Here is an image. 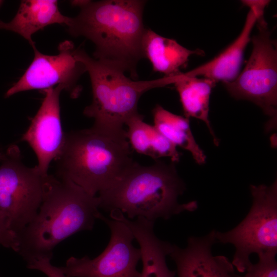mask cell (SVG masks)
Returning <instances> with one entry per match:
<instances>
[{"label": "cell", "instance_id": "cell-11", "mask_svg": "<svg viewBox=\"0 0 277 277\" xmlns=\"http://www.w3.org/2000/svg\"><path fill=\"white\" fill-rule=\"evenodd\" d=\"M63 90L59 85L43 91L45 96L42 104L21 138L35 152L36 166L45 176L48 174L50 163L60 155L64 144L65 133L62 128L60 104Z\"/></svg>", "mask_w": 277, "mask_h": 277}, {"label": "cell", "instance_id": "cell-19", "mask_svg": "<svg viewBox=\"0 0 277 277\" xmlns=\"http://www.w3.org/2000/svg\"><path fill=\"white\" fill-rule=\"evenodd\" d=\"M152 114L153 126L159 132L176 147L188 151L196 163H205L206 156L195 140L189 118L173 114L160 105L153 108Z\"/></svg>", "mask_w": 277, "mask_h": 277}, {"label": "cell", "instance_id": "cell-7", "mask_svg": "<svg viewBox=\"0 0 277 277\" xmlns=\"http://www.w3.org/2000/svg\"><path fill=\"white\" fill-rule=\"evenodd\" d=\"M0 166V212L17 236L33 220L42 202L47 175L26 166L19 147L10 146Z\"/></svg>", "mask_w": 277, "mask_h": 277}, {"label": "cell", "instance_id": "cell-13", "mask_svg": "<svg viewBox=\"0 0 277 277\" xmlns=\"http://www.w3.org/2000/svg\"><path fill=\"white\" fill-rule=\"evenodd\" d=\"M256 22V15L250 9L240 34L231 44L212 60L191 71L182 73V75L202 76L223 84L233 81L240 72L244 51L251 40L250 34Z\"/></svg>", "mask_w": 277, "mask_h": 277}, {"label": "cell", "instance_id": "cell-16", "mask_svg": "<svg viewBox=\"0 0 277 277\" xmlns=\"http://www.w3.org/2000/svg\"><path fill=\"white\" fill-rule=\"evenodd\" d=\"M142 47L144 57L150 61L153 71L163 73L164 76L180 73V69L187 64L191 55L204 54V51L189 50L176 41L162 36L147 28Z\"/></svg>", "mask_w": 277, "mask_h": 277}, {"label": "cell", "instance_id": "cell-18", "mask_svg": "<svg viewBox=\"0 0 277 277\" xmlns=\"http://www.w3.org/2000/svg\"><path fill=\"white\" fill-rule=\"evenodd\" d=\"M128 127L127 139L131 148L137 153L148 155L154 160L169 157L171 162H178L180 154L176 146L163 136L154 127L143 121L138 113L125 123Z\"/></svg>", "mask_w": 277, "mask_h": 277}, {"label": "cell", "instance_id": "cell-25", "mask_svg": "<svg viewBox=\"0 0 277 277\" xmlns=\"http://www.w3.org/2000/svg\"><path fill=\"white\" fill-rule=\"evenodd\" d=\"M0 3H1V1H0Z\"/></svg>", "mask_w": 277, "mask_h": 277}, {"label": "cell", "instance_id": "cell-10", "mask_svg": "<svg viewBox=\"0 0 277 277\" xmlns=\"http://www.w3.org/2000/svg\"><path fill=\"white\" fill-rule=\"evenodd\" d=\"M32 48L34 58L31 63L19 80L7 90L5 97L28 90L44 91L59 85L72 98L78 97L82 89L78 81L86 70L75 56L72 42L66 40L61 43L56 55L44 54L35 46Z\"/></svg>", "mask_w": 277, "mask_h": 277}, {"label": "cell", "instance_id": "cell-6", "mask_svg": "<svg viewBox=\"0 0 277 277\" xmlns=\"http://www.w3.org/2000/svg\"><path fill=\"white\" fill-rule=\"evenodd\" d=\"M250 190L252 204L245 219L228 231L214 232L215 242L234 246L231 263L241 273L252 263V253H277V181L269 186L251 185Z\"/></svg>", "mask_w": 277, "mask_h": 277}, {"label": "cell", "instance_id": "cell-9", "mask_svg": "<svg viewBox=\"0 0 277 277\" xmlns=\"http://www.w3.org/2000/svg\"><path fill=\"white\" fill-rule=\"evenodd\" d=\"M110 228L111 236L104 251L91 259L71 256L61 267L67 277H140L136 269L141 260L140 248L132 244L134 235L123 222L110 220L101 214L99 219Z\"/></svg>", "mask_w": 277, "mask_h": 277}, {"label": "cell", "instance_id": "cell-22", "mask_svg": "<svg viewBox=\"0 0 277 277\" xmlns=\"http://www.w3.org/2000/svg\"><path fill=\"white\" fill-rule=\"evenodd\" d=\"M50 261L48 258L36 259L27 263V268L39 270L48 277H67L60 267L53 266Z\"/></svg>", "mask_w": 277, "mask_h": 277}, {"label": "cell", "instance_id": "cell-3", "mask_svg": "<svg viewBox=\"0 0 277 277\" xmlns=\"http://www.w3.org/2000/svg\"><path fill=\"white\" fill-rule=\"evenodd\" d=\"M56 175L92 196L111 186L133 163L123 128L93 125L65 133Z\"/></svg>", "mask_w": 277, "mask_h": 277}, {"label": "cell", "instance_id": "cell-14", "mask_svg": "<svg viewBox=\"0 0 277 277\" xmlns=\"http://www.w3.org/2000/svg\"><path fill=\"white\" fill-rule=\"evenodd\" d=\"M122 221L131 230L140 247L142 261L140 277H174L175 271L169 269L166 261L171 244L156 236L153 230L154 222L142 217L132 221L125 216Z\"/></svg>", "mask_w": 277, "mask_h": 277}, {"label": "cell", "instance_id": "cell-17", "mask_svg": "<svg viewBox=\"0 0 277 277\" xmlns=\"http://www.w3.org/2000/svg\"><path fill=\"white\" fill-rule=\"evenodd\" d=\"M175 79L173 84L179 94L185 117H194L206 124L214 144L218 146L219 140L209 119L210 96L216 82L203 77H183L182 72L175 75Z\"/></svg>", "mask_w": 277, "mask_h": 277}, {"label": "cell", "instance_id": "cell-4", "mask_svg": "<svg viewBox=\"0 0 277 277\" xmlns=\"http://www.w3.org/2000/svg\"><path fill=\"white\" fill-rule=\"evenodd\" d=\"M185 189L174 163L160 161L150 166L134 162L109 187L98 193L99 208L117 210L129 219L142 217L154 222L184 211H194L196 201L180 204Z\"/></svg>", "mask_w": 277, "mask_h": 277}, {"label": "cell", "instance_id": "cell-24", "mask_svg": "<svg viewBox=\"0 0 277 277\" xmlns=\"http://www.w3.org/2000/svg\"><path fill=\"white\" fill-rule=\"evenodd\" d=\"M3 157H4V153H2L0 152V161L2 160Z\"/></svg>", "mask_w": 277, "mask_h": 277}, {"label": "cell", "instance_id": "cell-5", "mask_svg": "<svg viewBox=\"0 0 277 277\" xmlns=\"http://www.w3.org/2000/svg\"><path fill=\"white\" fill-rule=\"evenodd\" d=\"M74 55L83 63L90 78L92 101L83 113L94 120L93 125L123 128L138 113V103L145 92L167 85L164 76L151 81L131 80L120 66L92 57L80 48L75 49Z\"/></svg>", "mask_w": 277, "mask_h": 277}, {"label": "cell", "instance_id": "cell-1", "mask_svg": "<svg viewBox=\"0 0 277 277\" xmlns=\"http://www.w3.org/2000/svg\"><path fill=\"white\" fill-rule=\"evenodd\" d=\"M80 8L66 25L74 36L91 41L94 58L116 64L133 78L136 67L144 57L142 40L146 28L143 14L146 2L140 0L72 1Z\"/></svg>", "mask_w": 277, "mask_h": 277}, {"label": "cell", "instance_id": "cell-20", "mask_svg": "<svg viewBox=\"0 0 277 277\" xmlns=\"http://www.w3.org/2000/svg\"><path fill=\"white\" fill-rule=\"evenodd\" d=\"M276 254H264L258 256L259 261L251 263L247 268L246 273L236 277H277Z\"/></svg>", "mask_w": 277, "mask_h": 277}, {"label": "cell", "instance_id": "cell-23", "mask_svg": "<svg viewBox=\"0 0 277 277\" xmlns=\"http://www.w3.org/2000/svg\"><path fill=\"white\" fill-rule=\"evenodd\" d=\"M242 3L254 12L256 17V23H257L258 25H265L267 24L264 19V13L265 7L270 3L269 1L245 0L242 1Z\"/></svg>", "mask_w": 277, "mask_h": 277}, {"label": "cell", "instance_id": "cell-12", "mask_svg": "<svg viewBox=\"0 0 277 277\" xmlns=\"http://www.w3.org/2000/svg\"><path fill=\"white\" fill-rule=\"evenodd\" d=\"M215 230L202 236H190L183 248L172 244L169 256L175 262L178 277H236L234 267L224 255H213Z\"/></svg>", "mask_w": 277, "mask_h": 277}, {"label": "cell", "instance_id": "cell-21", "mask_svg": "<svg viewBox=\"0 0 277 277\" xmlns=\"http://www.w3.org/2000/svg\"><path fill=\"white\" fill-rule=\"evenodd\" d=\"M0 245L17 252L18 241L17 235L10 229L5 217L0 212Z\"/></svg>", "mask_w": 277, "mask_h": 277}, {"label": "cell", "instance_id": "cell-15", "mask_svg": "<svg viewBox=\"0 0 277 277\" xmlns=\"http://www.w3.org/2000/svg\"><path fill=\"white\" fill-rule=\"evenodd\" d=\"M69 17L61 12L57 1L25 0L10 22L0 20V29L19 34L33 47L35 45L32 36L35 33L52 24L66 26Z\"/></svg>", "mask_w": 277, "mask_h": 277}, {"label": "cell", "instance_id": "cell-8", "mask_svg": "<svg viewBox=\"0 0 277 277\" xmlns=\"http://www.w3.org/2000/svg\"><path fill=\"white\" fill-rule=\"evenodd\" d=\"M252 39V50L242 72L232 82L224 84L238 100L249 101L271 117L275 125L277 111V50L266 26H258Z\"/></svg>", "mask_w": 277, "mask_h": 277}, {"label": "cell", "instance_id": "cell-2", "mask_svg": "<svg viewBox=\"0 0 277 277\" xmlns=\"http://www.w3.org/2000/svg\"><path fill=\"white\" fill-rule=\"evenodd\" d=\"M98 209L97 196L68 179L48 174L38 212L17 235V252L27 263L41 258L51 260L58 244L76 232L93 229L101 214Z\"/></svg>", "mask_w": 277, "mask_h": 277}]
</instances>
